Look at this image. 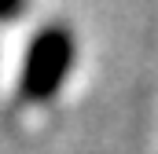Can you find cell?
<instances>
[{
	"label": "cell",
	"instance_id": "6da1fadb",
	"mask_svg": "<svg viewBox=\"0 0 158 154\" xmlns=\"http://www.w3.org/2000/svg\"><path fill=\"white\" fill-rule=\"evenodd\" d=\"M70 59H74V37L63 30V26H48L40 30L33 44H30V55L22 63V77H19V99L26 103H40L44 95H52L63 77L70 70Z\"/></svg>",
	"mask_w": 158,
	"mask_h": 154
},
{
	"label": "cell",
	"instance_id": "7a4b0ae2",
	"mask_svg": "<svg viewBox=\"0 0 158 154\" xmlns=\"http://www.w3.org/2000/svg\"><path fill=\"white\" fill-rule=\"evenodd\" d=\"M26 7V0H0V18H15Z\"/></svg>",
	"mask_w": 158,
	"mask_h": 154
}]
</instances>
